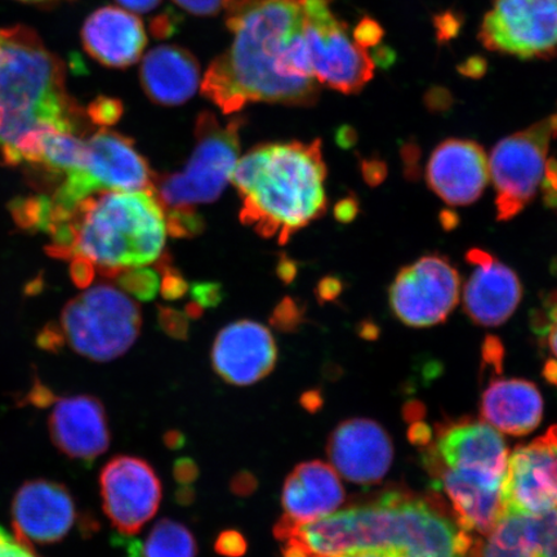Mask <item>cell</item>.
Returning a JSON list of instances; mask_svg holds the SVG:
<instances>
[{"mask_svg": "<svg viewBox=\"0 0 557 557\" xmlns=\"http://www.w3.org/2000/svg\"><path fill=\"white\" fill-rule=\"evenodd\" d=\"M233 44L209 66L201 92L224 111L247 103L310 107L320 85L311 73L298 0H232Z\"/></svg>", "mask_w": 557, "mask_h": 557, "instance_id": "6da1fadb", "label": "cell"}, {"mask_svg": "<svg viewBox=\"0 0 557 557\" xmlns=\"http://www.w3.org/2000/svg\"><path fill=\"white\" fill-rule=\"evenodd\" d=\"M274 535L301 548L308 557L363 549H381L398 557H472L475 548L470 533L442 507L400 492L302 525L278 520Z\"/></svg>", "mask_w": 557, "mask_h": 557, "instance_id": "7a4b0ae2", "label": "cell"}, {"mask_svg": "<svg viewBox=\"0 0 557 557\" xmlns=\"http://www.w3.org/2000/svg\"><path fill=\"white\" fill-rule=\"evenodd\" d=\"M85 113L70 97L65 69L24 26L0 30V157L7 165H39L45 139L81 134Z\"/></svg>", "mask_w": 557, "mask_h": 557, "instance_id": "3957f363", "label": "cell"}, {"mask_svg": "<svg viewBox=\"0 0 557 557\" xmlns=\"http://www.w3.org/2000/svg\"><path fill=\"white\" fill-rule=\"evenodd\" d=\"M154 190L99 191L44 228L54 259L85 260L104 277L148 267L163 255L166 226Z\"/></svg>", "mask_w": 557, "mask_h": 557, "instance_id": "277c9868", "label": "cell"}, {"mask_svg": "<svg viewBox=\"0 0 557 557\" xmlns=\"http://www.w3.org/2000/svg\"><path fill=\"white\" fill-rule=\"evenodd\" d=\"M325 177L320 139L256 146L232 176L243 200L242 224L262 238L288 243L326 212Z\"/></svg>", "mask_w": 557, "mask_h": 557, "instance_id": "5b68a950", "label": "cell"}, {"mask_svg": "<svg viewBox=\"0 0 557 557\" xmlns=\"http://www.w3.org/2000/svg\"><path fill=\"white\" fill-rule=\"evenodd\" d=\"M423 461L466 532L485 535L497 524L508 461L499 431L484 421L448 424L438 429Z\"/></svg>", "mask_w": 557, "mask_h": 557, "instance_id": "8992f818", "label": "cell"}, {"mask_svg": "<svg viewBox=\"0 0 557 557\" xmlns=\"http://www.w3.org/2000/svg\"><path fill=\"white\" fill-rule=\"evenodd\" d=\"M138 305L123 292L101 284L70 301L62 310L59 324L48 325L38 344L58 351L67 345L89 360L111 361L122 357L141 332Z\"/></svg>", "mask_w": 557, "mask_h": 557, "instance_id": "52a82bcc", "label": "cell"}, {"mask_svg": "<svg viewBox=\"0 0 557 557\" xmlns=\"http://www.w3.org/2000/svg\"><path fill=\"white\" fill-rule=\"evenodd\" d=\"M243 117L222 125L212 113H201L195 125L193 156L183 172L156 177L154 193L166 208L211 203L232 180L240 150Z\"/></svg>", "mask_w": 557, "mask_h": 557, "instance_id": "ba28073f", "label": "cell"}, {"mask_svg": "<svg viewBox=\"0 0 557 557\" xmlns=\"http://www.w3.org/2000/svg\"><path fill=\"white\" fill-rule=\"evenodd\" d=\"M156 177L148 160L136 150L134 139L101 129L86 139L85 162L67 172L51 197H46L47 211L67 213L99 191L154 190Z\"/></svg>", "mask_w": 557, "mask_h": 557, "instance_id": "9c48e42d", "label": "cell"}, {"mask_svg": "<svg viewBox=\"0 0 557 557\" xmlns=\"http://www.w3.org/2000/svg\"><path fill=\"white\" fill-rule=\"evenodd\" d=\"M313 78L341 94L361 92L373 79L375 64L332 10V0H298Z\"/></svg>", "mask_w": 557, "mask_h": 557, "instance_id": "30bf717a", "label": "cell"}, {"mask_svg": "<svg viewBox=\"0 0 557 557\" xmlns=\"http://www.w3.org/2000/svg\"><path fill=\"white\" fill-rule=\"evenodd\" d=\"M555 138L557 113L500 139L494 146L487 163L496 190L498 221L517 218L537 197L549 146Z\"/></svg>", "mask_w": 557, "mask_h": 557, "instance_id": "8fae6325", "label": "cell"}, {"mask_svg": "<svg viewBox=\"0 0 557 557\" xmlns=\"http://www.w3.org/2000/svg\"><path fill=\"white\" fill-rule=\"evenodd\" d=\"M487 51L521 60L557 58V0H494L479 30Z\"/></svg>", "mask_w": 557, "mask_h": 557, "instance_id": "7c38bea8", "label": "cell"}, {"mask_svg": "<svg viewBox=\"0 0 557 557\" xmlns=\"http://www.w3.org/2000/svg\"><path fill=\"white\" fill-rule=\"evenodd\" d=\"M461 276L447 257L428 255L404 267L389 288L395 317L413 329L441 324L456 309Z\"/></svg>", "mask_w": 557, "mask_h": 557, "instance_id": "4fadbf2b", "label": "cell"}, {"mask_svg": "<svg viewBox=\"0 0 557 557\" xmlns=\"http://www.w3.org/2000/svg\"><path fill=\"white\" fill-rule=\"evenodd\" d=\"M504 513H557V426L508 456Z\"/></svg>", "mask_w": 557, "mask_h": 557, "instance_id": "5bb4252c", "label": "cell"}, {"mask_svg": "<svg viewBox=\"0 0 557 557\" xmlns=\"http://www.w3.org/2000/svg\"><path fill=\"white\" fill-rule=\"evenodd\" d=\"M102 507L111 524L122 534L135 535L156 517L162 500V483L141 458L117 456L100 475Z\"/></svg>", "mask_w": 557, "mask_h": 557, "instance_id": "9a60e30c", "label": "cell"}, {"mask_svg": "<svg viewBox=\"0 0 557 557\" xmlns=\"http://www.w3.org/2000/svg\"><path fill=\"white\" fill-rule=\"evenodd\" d=\"M76 508L65 485L51 480L26 482L12 500L13 532L27 545H51L66 537L74 525Z\"/></svg>", "mask_w": 557, "mask_h": 557, "instance_id": "2e32d148", "label": "cell"}, {"mask_svg": "<svg viewBox=\"0 0 557 557\" xmlns=\"http://www.w3.org/2000/svg\"><path fill=\"white\" fill-rule=\"evenodd\" d=\"M326 451L332 468L358 485L380 483L394 458L393 443L386 431L366 418L339 423L330 436Z\"/></svg>", "mask_w": 557, "mask_h": 557, "instance_id": "e0dca14e", "label": "cell"}, {"mask_svg": "<svg viewBox=\"0 0 557 557\" xmlns=\"http://www.w3.org/2000/svg\"><path fill=\"white\" fill-rule=\"evenodd\" d=\"M490 180L485 151L472 139H445L436 146L426 166L430 189L450 207L475 203Z\"/></svg>", "mask_w": 557, "mask_h": 557, "instance_id": "ac0fdd59", "label": "cell"}, {"mask_svg": "<svg viewBox=\"0 0 557 557\" xmlns=\"http://www.w3.org/2000/svg\"><path fill=\"white\" fill-rule=\"evenodd\" d=\"M211 357L222 380L235 386H249L274 371L277 347L267 326L240 320L219 333Z\"/></svg>", "mask_w": 557, "mask_h": 557, "instance_id": "d6986e66", "label": "cell"}, {"mask_svg": "<svg viewBox=\"0 0 557 557\" xmlns=\"http://www.w3.org/2000/svg\"><path fill=\"white\" fill-rule=\"evenodd\" d=\"M472 273L465 284L463 309L473 323L498 326L511 318L522 298L517 273L484 249L466 253Z\"/></svg>", "mask_w": 557, "mask_h": 557, "instance_id": "ffe728a7", "label": "cell"}, {"mask_svg": "<svg viewBox=\"0 0 557 557\" xmlns=\"http://www.w3.org/2000/svg\"><path fill=\"white\" fill-rule=\"evenodd\" d=\"M48 416L51 441L62 455L92 462L109 449L110 430L102 403L90 395L53 399Z\"/></svg>", "mask_w": 557, "mask_h": 557, "instance_id": "44dd1931", "label": "cell"}, {"mask_svg": "<svg viewBox=\"0 0 557 557\" xmlns=\"http://www.w3.org/2000/svg\"><path fill=\"white\" fill-rule=\"evenodd\" d=\"M344 500V486L332 466L322 461L304 462L285 479L282 520L302 525L336 512Z\"/></svg>", "mask_w": 557, "mask_h": 557, "instance_id": "7402d4cb", "label": "cell"}, {"mask_svg": "<svg viewBox=\"0 0 557 557\" xmlns=\"http://www.w3.org/2000/svg\"><path fill=\"white\" fill-rule=\"evenodd\" d=\"M86 51L109 67H128L141 59L148 37L135 13L103 7L90 15L82 32Z\"/></svg>", "mask_w": 557, "mask_h": 557, "instance_id": "603a6c76", "label": "cell"}, {"mask_svg": "<svg viewBox=\"0 0 557 557\" xmlns=\"http://www.w3.org/2000/svg\"><path fill=\"white\" fill-rule=\"evenodd\" d=\"M472 557H557V513H504Z\"/></svg>", "mask_w": 557, "mask_h": 557, "instance_id": "cb8c5ba5", "label": "cell"}, {"mask_svg": "<svg viewBox=\"0 0 557 557\" xmlns=\"http://www.w3.org/2000/svg\"><path fill=\"white\" fill-rule=\"evenodd\" d=\"M145 94L152 102L176 107L190 100L200 85L197 59L178 46H159L145 55L139 70Z\"/></svg>", "mask_w": 557, "mask_h": 557, "instance_id": "d4e9b609", "label": "cell"}, {"mask_svg": "<svg viewBox=\"0 0 557 557\" xmlns=\"http://www.w3.org/2000/svg\"><path fill=\"white\" fill-rule=\"evenodd\" d=\"M483 421L512 436L532 433L543 416L537 386L524 380H496L485 388L480 406Z\"/></svg>", "mask_w": 557, "mask_h": 557, "instance_id": "484cf974", "label": "cell"}, {"mask_svg": "<svg viewBox=\"0 0 557 557\" xmlns=\"http://www.w3.org/2000/svg\"><path fill=\"white\" fill-rule=\"evenodd\" d=\"M129 547V557L197 556V542L193 533L181 522L171 519L157 522L143 548L136 543H132Z\"/></svg>", "mask_w": 557, "mask_h": 557, "instance_id": "4316f807", "label": "cell"}, {"mask_svg": "<svg viewBox=\"0 0 557 557\" xmlns=\"http://www.w3.org/2000/svg\"><path fill=\"white\" fill-rule=\"evenodd\" d=\"M115 278L123 290L141 301L154 299L160 287L158 270L145 269V267L124 271Z\"/></svg>", "mask_w": 557, "mask_h": 557, "instance_id": "83f0119b", "label": "cell"}, {"mask_svg": "<svg viewBox=\"0 0 557 557\" xmlns=\"http://www.w3.org/2000/svg\"><path fill=\"white\" fill-rule=\"evenodd\" d=\"M165 226L173 238H194L203 232L206 222L194 208H170Z\"/></svg>", "mask_w": 557, "mask_h": 557, "instance_id": "f1b7e54d", "label": "cell"}, {"mask_svg": "<svg viewBox=\"0 0 557 557\" xmlns=\"http://www.w3.org/2000/svg\"><path fill=\"white\" fill-rule=\"evenodd\" d=\"M158 262V273L163 274V281L160 283L162 295L165 299H178L186 294L187 283L178 271L171 267V259L169 256L162 255Z\"/></svg>", "mask_w": 557, "mask_h": 557, "instance_id": "f546056e", "label": "cell"}, {"mask_svg": "<svg viewBox=\"0 0 557 557\" xmlns=\"http://www.w3.org/2000/svg\"><path fill=\"white\" fill-rule=\"evenodd\" d=\"M305 310L301 309L298 302L292 298H285L277 305L273 317H271V324L278 331L292 332L296 331L299 324L302 323Z\"/></svg>", "mask_w": 557, "mask_h": 557, "instance_id": "4dcf8cb0", "label": "cell"}, {"mask_svg": "<svg viewBox=\"0 0 557 557\" xmlns=\"http://www.w3.org/2000/svg\"><path fill=\"white\" fill-rule=\"evenodd\" d=\"M122 115V102L109 97H99L87 110L90 122L97 125H113L121 120Z\"/></svg>", "mask_w": 557, "mask_h": 557, "instance_id": "1f68e13d", "label": "cell"}, {"mask_svg": "<svg viewBox=\"0 0 557 557\" xmlns=\"http://www.w3.org/2000/svg\"><path fill=\"white\" fill-rule=\"evenodd\" d=\"M159 324L172 338L186 339L189 333V318L185 312L159 306Z\"/></svg>", "mask_w": 557, "mask_h": 557, "instance_id": "d6a6232c", "label": "cell"}, {"mask_svg": "<svg viewBox=\"0 0 557 557\" xmlns=\"http://www.w3.org/2000/svg\"><path fill=\"white\" fill-rule=\"evenodd\" d=\"M214 548L221 556L240 557L247 553L248 543L238 531H225L215 540Z\"/></svg>", "mask_w": 557, "mask_h": 557, "instance_id": "836d02e7", "label": "cell"}, {"mask_svg": "<svg viewBox=\"0 0 557 557\" xmlns=\"http://www.w3.org/2000/svg\"><path fill=\"white\" fill-rule=\"evenodd\" d=\"M0 557H40L33 546L21 541L15 534L0 525Z\"/></svg>", "mask_w": 557, "mask_h": 557, "instance_id": "e575fe53", "label": "cell"}, {"mask_svg": "<svg viewBox=\"0 0 557 557\" xmlns=\"http://www.w3.org/2000/svg\"><path fill=\"white\" fill-rule=\"evenodd\" d=\"M352 37L359 46L368 50V48L380 44L383 38V29L377 21L366 17L360 21L357 27H355Z\"/></svg>", "mask_w": 557, "mask_h": 557, "instance_id": "d590c367", "label": "cell"}, {"mask_svg": "<svg viewBox=\"0 0 557 557\" xmlns=\"http://www.w3.org/2000/svg\"><path fill=\"white\" fill-rule=\"evenodd\" d=\"M191 298L203 309L215 308L224 298V294L218 283H195L191 287Z\"/></svg>", "mask_w": 557, "mask_h": 557, "instance_id": "8d00e7d4", "label": "cell"}, {"mask_svg": "<svg viewBox=\"0 0 557 557\" xmlns=\"http://www.w3.org/2000/svg\"><path fill=\"white\" fill-rule=\"evenodd\" d=\"M173 2L193 15L213 16L226 10L232 0H173Z\"/></svg>", "mask_w": 557, "mask_h": 557, "instance_id": "74e56055", "label": "cell"}, {"mask_svg": "<svg viewBox=\"0 0 557 557\" xmlns=\"http://www.w3.org/2000/svg\"><path fill=\"white\" fill-rule=\"evenodd\" d=\"M173 475L180 485H191L199 476L198 465L190 458H181L174 463Z\"/></svg>", "mask_w": 557, "mask_h": 557, "instance_id": "f35d334b", "label": "cell"}, {"mask_svg": "<svg viewBox=\"0 0 557 557\" xmlns=\"http://www.w3.org/2000/svg\"><path fill=\"white\" fill-rule=\"evenodd\" d=\"M257 479L249 472H240L232 480V491L236 496L248 497L257 490Z\"/></svg>", "mask_w": 557, "mask_h": 557, "instance_id": "ab89813d", "label": "cell"}, {"mask_svg": "<svg viewBox=\"0 0 557 557\" xmlns=\"http://www.w3.org/2000/svg\"><path fill=\"white\" fill-rule=\"evenodd\" d=\"M341 290H343V284H341L339 278L324 277L323 281L319 282L317 288L319 302L333 301L341 295Z\"/></svg>", "mask_w": 557, "mask_h": 557, "instance_id": "60d3db41", "label": "cell"}, {"mask_svg": "<svg viewBox=\"0 0 557 557\" xmlns=\"http://www.w3.org/2000/svg\"><path fill=\"white\" fill-rule=\"evenodd\" d=\"M364 178L369 185H379L383 177L386 176V165L380 160H363Z\"/></svg>", "mask_w": 557, "mask_h": 557, "instance_id": "b9f144b4", "label": "cell"}, {"mask_svg": "<svg viewBox=\"0 0 557 557\" xmlns=\"http://www.w3.org/2000/svg\"><path fill=\"white\" fill-rule=\"evenodd\" d=\"M359 213L358 201L354 198H346L341 200L339 203L334 208V214L341 222H350Z\"/></svg>", "mask_w": 557, "mask_h": 557, "instance_id": "7bdbcfd3", "label": "cell"}, {"mask_svg": "<svg viewBox=\"0 0 557 557\" xmlns=\"http://www.w3.org/2000/svg\"><path fill=\"white\" fill-rule=\"evenodd\" d=\"M116 2L132 13H146L154 10L160 0H116Z\"/></svg>", "mask_w": 557, "mask_h": 557, "instance_id": "ee69618b", "label": "cell"}, {"mask_svg": "<svg viewBox=\"0 0 557 557\" xmlns=\"http://www.w3.org/2000/svg\"><path fill=\"white\" fill-rule=\"evenodd\" d=\"M277 275L284 283L289 284L290 282H294V278L297 275V264L288 259V257L283 256L277 264Z\"/></svg>", "mask_w": 557, "mask_h": 557, "instance_id": "f6af8a7d", "label": "cell"}, {"mask_svg": "<svg viewBox=\"0 0 557 557\" xmlns=\"http://www.w3.org/2000/svg\"><path fill=\"white\" fill-rule=\"evenodd\" d=\"M333 557H398V555L381 552V549H363V552H354Z\"/></svg>", "mask_w": 557, "mask_h": 557, "instance_id": "bcb514c9", "label": "cell"}, {"mask_svg": "<svg viewBox=\"0 0 557 557\" xmlns=\"http://www.w3.org/2000/svg\"><path fill=\"white\" fill-rule=\"evenodd\" d=\"M164 443L171 449H180L184 447L185 436L178 433V431H170L164 436Z\"/></svg>", "mask_w": 557, "mask_h": 557, "instance_id": "7dc6e473", "label": "cell"}, {"mask_svg": "<svg viewBox=\"0 0 557 557\" xmlns=\"http://www.w3.org/2000/svg\"><path fill=\"white\" fill-rule=\"evenodd\" d=\"M545 337L547 339V345L549 350H552L554 357L557 359V317L554 322L549 324Z\"/></svg>", "mask_w": 557, "mask_h": 557, "instance_id": "c3c4849f", "label": "cell"}, {"mask_svg": "<svg viewBox=\"0 0 557 557\" xmlns=\"http://www.w3.org/2000/svg\"><path fill=\"white\" fill-rule=\"evenodd\" d=\"M177 503L181 505H190L195 498V492L190 485H181V490L176 493Z\"/></svg>", "mask_w": 557, "mask_h": 557, "instance_id": "681fc988", "label": "cell"}, {"mask_svg": "<svg viewBox=\"0 0 557 557\" xmlns=\"http://www.w3.org/2000/svg\"><path fill=\"white\" fill-rule=\"evenodd\" d=\"M355 137L357 135L354 134L351 128L344 127L339 129V134L337 135V143L343 148H347V146H351Z\"/></svg>", "mask_w": 557, "mask_h": 557, "instance_id": "f907efd6", "label": "cell"}, {"mask_svg": "<svg viewBox=\"0 0 557 557\" xmlns=\"http://www.w3.org/2000/svg\"><path fill=\"white\" fill-rule=\"evenodd\" d=\"M203 308L199 306L197 302H191L186 306L185 313L187 318L189 319H198L201 317V313H203Z\"/></svg>", "mask_w": 557, "mask_h": 557, "instance_id": "816d5d0a", "label": "cell"}, {"mask_svg": "<svg viewBox=\"0 0 557 557\" xmlns=\"http://www.w3.org/2000/svg\"><path fill=\"white\" fill-rule=\"evenodd\" d=\"M24 2H46V0H24Z\"/></svg>", "mask_w": 557, "mask_h": 557, "instance_id": "f5cc1de1", "label": "cell"}]
</instances>
